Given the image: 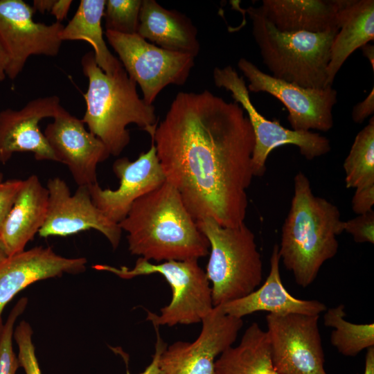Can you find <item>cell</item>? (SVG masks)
I'll use <instances>...</instances> for the list:
<instances>
[{"instance_id":"obj_38","label":"cell","mask_w":374,"mask_h":374,"mask_svg":"<svg viewBox=\"0 0 374 374\" xmlns=\"http://www.w3.org/2000/svg\"><path fill=\"white\" fill-rule=\"evenodd\" d=\"M364 374H374V347L366 350Z\"/></svg>"},{"instance_id":"obj_6","label":"cell","mask_w":374,"mask_h":374,"mask_svg":"<svg viewBox=\"0 0 374 374\" xmlns=\"http://www.w3.org/2000/svg\"><path fill=\"white\" fill-rule=\"evenodd\" d=\"M210 246L206 275L211 282L213 306L244 297L260 286L262 262L251 230L243 224L222 226L213 219L196 221Z\"/></svg>"},{"instance_id":"obj_7","label":"cell","mask_w":374,"mask_h":374,"mask_svg":"<svg viewBox=\"0 0 374 374\" xmlns=\"http://www.w3.org/2000/svg\"><path fill=\"white\" fill-rule=\"evenodd\" d=\"M93 268L123 279L152 274L163 276L171 287L172 299L160 310V315L147 310L146 319L154 326L199 323L214 308L209 280L197 259L153 264L140 257L132 268L107 265H96Z\"/></svg>"},{"instance_id":"obj_16","label":"cell","mask_w":374,"mask_h":374,"mask_svg":"<svg viewBox=\"0 0 374 374\" xmlns=\"http://www.w3.org/2000/svg\"><path fill=\"white\" fill-rule=\"evenodd\" d=\"M53 119L44 134L55 161L67 166L78 186L97 183V166L110 156L107 147L64 107Z\"/></svg>"},{"instance_id":"obj_4","label":"cell","mask_w":374,"mask_h":374,"mask_svg":"<svg viewBox=\"0 0 374 374\" xmlns=\"http://www.w3.org/2000/svg\"><path fill=\"white\" fill-rule=\"evenodd\" d=\"M81 65L88 78L82 121L105 144L110 155H120L129 144L130 135L126 127L131 123L154 136L158 122L155 108L139 98L136 83L124 68L107 75L97 65L93 51L82 56Z\"/></svg>"},{"instance_id":"obj_19","label":"cell","mask_w":374,"mask_h":374,"mask_svg":"<svg viewBox=\"0 0 374 374\" xmlns=\"http://www.w3.org/2000/svg\"><path fill=\"white\" fill-rule=\"evenodd\" d=\"M280 261L278 244H275L270 257L269 273L264 283L244 297L218 305L223 312L242 319L260 311L275 315L299 314L311 316H319L325 312L327 308L323 303L297 299L287 292L280 278Z\"/></svg>"},{"instance_id":"obj_42","label":"cell","mask_w":374,"mask_h":374,"mask_svg":"<svg viewBox=\"0 0 374 374\" xmlns=\"http://www.w3.org/2000/svg\"><path fill=\"white\" fill-rule=\"evenodd\" d=\"M3 181V175L2 173L0 172V181Z\"/></svg>"},{"instance_id":"obj_18","label":"cell","mask_w":374,"mask_h":374,"mask_svg":"<svg viewBox=\"0 0 374 374\" xmlns=\"http://www.w3.org/2000/svg\"><path fill=\"white\" fill-rule=\"evenodd\" d=\"M87 263L85 258L63 257L44 247L8 256L0 264V331L6 305L21 290L41 280L83 272Z\"/></svg>"},{"instance_id":"obj_24","label":"cell","mask_w":374,"mask_h":374,"mask_svg":"<svg viewBox=\"0 0 374 374\" xmlns=\"http://www.w3.org/2000/svg\"><path fill=\"white\" fill-rule=\"evenodd\" d=\"M216 374H280L275 368L266 330L252 323L240 343L224 350L215 361Z\"/></svg>"},{"instance_id":"obj_35","label":"cell","mask_w":374,"mask_h":374,"mask_svg":"<svg viewBox=\"0 0 374 374\" xmlns=\"http://www.w3.org/2000/svg\"><path fill=\"white\" fill-rule=\"evenodd\" d=\"M157 333V341L155 344V350L152 355L151 363L146 367V368L139 374H163L159 366V359L161 353L167 347V344L163 341L160 336L159 329V327L154 326ZM126 374H131L128 369H127Z\"/></svg>"},{"instance_id":"obj_30","label":"cell","mask_w":374,"mask_h":374,"mask_svg":"<svg viewBox=\"0 0 374 374\" xmlns=\"http://www.w3.org/2000/svg\"><path fill=\"white\" fill-rule=\"evenodd\" d=\"M33 330L30 324L22 321L14 330L13 337L18 346V360L26 374H42L32 341Z\"/></svg>"},{"instance_id":"obj_37","label":"cell","mask_w":374,"mask_h":374,"mask_svg":"<svg viewBox=\"0 0 374 374\" xmlns=\"http://www.w3.org/2000/svg\"><path fill=\"white\" fill-rule=\"evenodd\" d=\"M55 0H34L32 7L35 11L44 14L46 11L51 12Z\"/></svg>"},{"instance_id":"obj_5","label":"cell","mask_w":374,"mask_h":374,"mask_svg":"<svg viewBox=\"0 0 374 374\" xmlns=\"http://www.w3.org/2000/svg\"><path fill=\"white\" fill-rule=\"evenodd\" d=\"M246 11L262 62L273 77L305 88L331 86L328 83L327 68L338 30L321 33L281 32L266 18L260 6H249Z\"/></svg>"},{"instance_id":"obj_34","label":"cell","mask_w":374,"mask_h":374,"mask_svg":"<svg viewBox=\"0 0 374 374\" xmlns=\"http://www.w3.org/2000/svg\"><path fill=\"white\" fill-rule=\"evenodd\" d=\"M374 113V88L372 87L368 95L353 109L352 118L357 123H363L366 118Z\"/></svg>"},{"instance_id":"obj_11","label":"cell","mask_w":374,"mask_h":374,"mask_svg":"<svg viewBox=\"0 0 374 374\" xmlns=\"http://www.w3.org/2000/svg\"><path fill=\"white\" fill-rule=\"evenodd\" d=\"M319 316L266 317L271 359L280 374H327L319 330Z\"/></svg>"},{"instance_id":"obj_27","label":"cell","mask_w":374,"mask_h":374,"mask_svg":"<svg viewBox=\"0 0 374 374\" xmlns=\"http://www.w3.org/2000/svg\"><path fill=\"white\" fill-rule=\"evenodd\" d=\"M345 183L348 188L374 185V118L356 135L344 160Z\"/></svg>"},{"instance_id":"obj_21","label":"cell","mask_w":374,"mask_h":374,"mask_svg":"<svg viewBox=\"0 0 374 374\" xmlns=\"http://www.w3.org/2000/svg\"><path fill=\"white\" fill-rule=\"evenodd\" d=\"M137 34L160 48L195 57L200 50L197 29L192 20L155 0H142Z\"/></svg>"},{"instance_id":"obj_1","label":"cell","mask_w":374,"mask_h":374,"mask_svg":"<svg viewBox=\"0 0 374 374\" xmlns=\"http://www.w3.org/2000/svg\"><path fill=\"white\" fill-rule=\"evenodd\" d=\"M241 105L207 90L179 92L151 137L166 181L197 221L244 222L253 177V128Z\"/></svg>"},{"instance_id":"obj_10","label":"cell","mask_w":374,"mask_h":374,"mask_svg":"<svg viewBox=\"0 0 374 374\" xmlns=\"http://www.w3.org/2000/svg\"><path fill=\"white\" fill-rule=\"evenodd\" d=\"M238 67L249 82L247 86L249 92L268 93L284 105L293 130L328 132L333 127L332 109L337 92L332 86L303 87L262 72L244 57L238 60Z\"/></svg>"},{"instance_id":"obj_8","label":"cell","mask_w":374,"mask_h":374,"mask_svg":"<svg viewBox=\"0 0 374 374\" xmlns=\"http://www.w3.org/2000/svg\"><path fill=\"white\" fill-rule=\"evenodd\" d=\"M215 85L231 93L234 102L240 104L249 120L255 136L251 163L253 177H262L266 172V161L270 152L284 145H296L308 160L323 156L331 149L328 139L312 131H296L283 127L278 120L263 116L251 101L249 91L242 76L231 66L215 67Z\"/></svg>"},{"instance_id":"obj_14","label":"cell","mask_w":374,"mask_h":374,"mask_svg":"<svg viewBox=\"0 0 374 374\" xmlns=\"http://www.w3.org/2000/svg\"><path fill=\"white\" fill-rule=\"evenodd\" d=\"M48 204L45 222L38 233L42 238L68 236L91 229L101 233L113 249L119 245L122 230L93 204L89 186H79L71 195L60 177L48 179Z\"/></svg>"},{"instance_id":"obj_32","label":"cell","mask_w":374,"mask_h":374,"mask_svg":"<svg viewBox=\"0 0 374 374\" xmlns=\"http://www.w3.org/2000/svg\"><path fill=\"white\" fill-rule=\"evenodd\" d=\"M22 181L21 179L0 181V229L14 204Z\"/></svg>"},{"instance_id":"obj_20","label":"cell","mask_w":374,"mask_h":374,"mask_svg":"<svg viewBox=\"0 0 374 374\" xmlns=\"http://www.w3.org/2000/svg\"><path fill=\"white\" fill-rule=\"evenodd\" d=\"M48 192L35 175L23 180L14 204L1 229L0 238L8 256L25 250L43 226Z\"/></svg>"},{"instance_id":"obj_25","label":"cell","mask_w":374,"mask_h":374,"mask_svg":"<svg viewBox=\"0 0 374 374\" xmlns=\"http://www.w3.org/2000/svg\"><path fill=\"white\" fill-rule=\"evenodd\" d=\"M106 0H81L69 23L64 26L60 38L64 41L82 40L93 47L97 65L112 76L123 68L109 50L103 37L101 21Z\"/></svg>"},{"instance_id":"obj_3","label":"cell","mask_w":374,"mask_h":374,"mask_svg":"<svg viewBox=\"0 0 374 374\" xmlns=\"http://www.w3.org/2000/svg\"><path fill=\"white\" fill-rule=\"evenodd\" d=\"M344 226L338 207L314 195L307 176L299 172L278 245L280 260L297 285L303 288L311 285L324 262L337 254V237Z\"/></svg>"},{"instance_id":"obj_15","label":"cell","mask_w":374,"mask_h":374,"mask_svg":"<svg viewBox=\"0 0 374 374\" xmlns=\"http://www.w3.org/2000/svg\"><path fill=\"white\" fill-rule=\"evenodd\" d=\"M112 169L120 181L118 188L103 189L98 182L89 188L96 206L116 224L126 217L136 199L166 181L152 140L150 150L141 153L135 161H130L127 157L118 159Z\"/></svg>"},{"instance_id":"obj_23","label":"cell","mask_w":374,"mask_h":374,"mask_svg":"<svg viewBox=\"0 0 374 374\" xmlns=\"http://www.w3.org/2000/svg\"><path fill=\"white\" fill-rule=\"evenodd\" d=\"M337 24L339 30L331 45L327 68L328 83L331 86L347 58L374 39V1L341 0Z\"/></svg>"},{"instance_id":"obj_36","label":"cell","mask_w":374,"mask_h":374,"mask_svg":"<svg viewBox=\"0 0 374 374\" xmlns=\"http://www.w3.org/2000/svg\"><path fill=\"white\" fill-rule=\"evenodd\" d=\"M72 2L71 0H55L50 12L57 22L61 23L66 18Z\"/></svg>"},{"instance_id":"obj_2","label":"cell","mask_w":374,"mask_h":374,"mask_svg":"<svg viewBox=\"0 0 374 374\" xmlns=\"http://www.w3.org/2000/svg\"><path fill=\"white\" fill-rule=\"evenodd\" d=\"M131 254L157 262L206 256L209 242L168 181L136 199L118 223Z\"/></svg>"},{"instance_id":"obj_29","label":"cell","mask_w":374,"mask_h":374,"mask_svg":"<svg viewBox=\"0 0 374 374\" xmlns=\"http://www.w3.org/2000/svg\"><path fill=\"white\" fill-rule=\"evenodd\" d=\"M27 303L26 297L17 301L0 331V374H16L20 367L18 357L13 350L12 339L16 320L24 312Z\"/></svg>"},{"instance_id":"obj_12","label":"cell","mask_w":374,"mask_h":374,"mask_svg":"<svg viewBox=\"0 0 374 374\" xmlns=\"http://www.w3.org/2000/svg\"><path fill=\"white\" fill-rule=\"evenodd\" d=\"M32 6L22 0H0V42L8 58L6 74L15 79L31 55H58L64 25L35 22Z\"/></svg>"},{"instance_id":"obj_40","label":"cell","mask_w":374,"mask_h":374,"mask_svg":"<svg viewBox=\"0 0 374 374\" xmlns=\"http://www.w3.org/2000/svg\"><path fill=\"white\" fill-rule=\"evenodd\" d=\"M364 56L368 59L372 70L374 71V46L370 44H366L361 47Z\"/></svg>"},{"instance_id":"obj_28","label":"cell","mask_w":374,"mask_h":374,"mask_svg":"<svg viewBox=\"0 0 374 374\" xmlns=\"http://www.w3.org/2000/svg\"><path fill=\"white\" fill-rule=\"evenodd\" d=\"M142 0H106L103 17L106 30L137 33Z\"/></svg>"},{"instance_id":"obj_41","label":"cell","mask_w":374,"mask_h":374,"mask_svg":"<svg viewBox=\"0 0 374 374\" xmlns=\"http://www.w3.org/2000/svg\"><path fill=\"white\" fill-rule=\"evenodd\" d=\"M8 257V255L6 252V248L3 245V242L1 241L0 238V264L3 261H4Z\"/></svg>"},{"instance_id":"obj_9","label":"cell","mask_w":374,"mask_h":374,"mask_svg":"<svg viewBox=\"0 0 374 374\" xmlns=\"http://www.w3.org/2000/svg\"><path fill=\"white\" fill-rule=\"evenodd\" d=\"M105 35L128 76L139 85L143 100L148 105H152L168 85H183L194 66L193 55L160 48L137 33L105 30Z\"/></svg>"},{"instance_id":"obj_13","label":"cell","mask_w":374,"mask_h":374,"mask_svg":"<svg viewBox=\"0 0 374 374\" xmlns=\"http://www.w3.org/2000/svg\"><path fill=\"white\" fill-rule=\"evenodd\" d=\"M201 323L195 341H178L163 351L159 359L163 374H216L217 358L233 346L243 321L215 306Z\"/></svg>"},{"instance_id":"obj_31","label":"cell","mask_w":374,"mask_h":374,"mask_svg":"<svg viewBox=\"0 0 374 374\" xmlns=\"http://www.w3.org/2000/svg\"><path fill=\"white\" fill-rule=\"evenodd\" d=\"M344 231L353 236L357 243H374V211L358 215L344 221Z\"/></svg>"},{"instance_id":"obj_39","label":"cell","mask_w":374,"mask_h":374,"mask_svg":"<svg viewBox=\"0 0 374 374\" xmlns=\"http://www.w3.org/2000/svg\"><path fill=\"white\" fill-rule=\"evenodd\" d=\"M8 64V58L6 53L0 42V82L6 78V69Z\"/></svg>"},{"instance_id":"obj_22","label":"cell","mask_w":374,"mask_h":374,"mask_svg":"<svg viewBox=\"0 0 374 374\" xmlns=\"http://www.w3.org/2000/svg\"><path fill=\"white\" fill-rule=\"evenodd\" d=\"M341 0H263L266 18L281 32L321 33L339 30Z\"/></svg>"},{"instance_id":"obj_33","label":"cell","mask_w":374,"mask_h":374,"mask_svg":"<svg viewBox=\"0 0 374 374\" xmlns=\"http://www.w3.org/2000/svg\"><path fill=\"white\" fill-rule=\"evenodd\" d=\"M374 204V185L355 188L352 199V209L357 215L372 211Z\"/></svg>"},{"instance_id":"obj_26","label":"cell","mask_w":374,"mask_h":374,"mask_svg":"<svg viewBox=\"0 0 374 374\" xmlns=\"http://www.w3.org/2000/svg\"><path fill=\"white\" fill-rule=\"evenodd\" d=\"M325 312L324 325L334 328L330 335V343L341 355L354 357L364 350L374 347L373 323L357 324L348 321L345 319L346 314L343 304Z\"/></svg>"},{"instance_id":"obj_17","label":"cell","mask_w":374,"mask_h":374,"mask_svg":"<svg viewBox=\"0 0 374 374\" xmlns=\"http://www.w3.org/2000/svg\"><path fill=\"white\" fill-rule=\"evenodd\" d=\"M57 96L35 98L19 110L10 108L0 112V162L6 163L16 152H32L36 160L55 158L39 123L54 118L61 110Z\"/></svg>"}]
</instances>
